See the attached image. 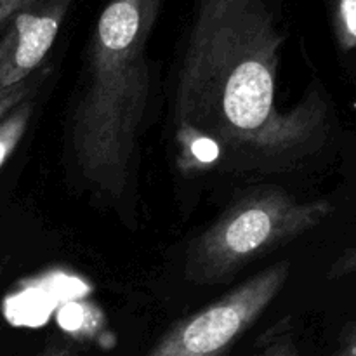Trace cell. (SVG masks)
<instances>
[{
  "mask_svg": "<svg viewBox=\"0 0 356 356\" xmlns=\"http://www.w3.org/2000/svg\"><path fill=\"white\" fill-rule=\"evenodd\" d=\"M282 31L275 0H197L177 80L176 134L214 143L228 170L278 172L320 149L329 103L316 86L277 104Z\"/></svg>",
  "mask_w": 356,
  "mask_h": 356,
  "instance_id": "6da1fadb",
  "label": "cell"
},
{
  "mask_svg": "<svg viewBox=\"0 0 356 356\" xmlns=\"http://www.w3.org/2000/svg\"><path fill=\"white\" fill-rule=\"evenodd\" d=\"M163 0H106L90 31L70 118L80 181L106 202L132 190L152 96L148 44Z\"/></svg>",
  "mask_w": 356,
  "mask_h": 356,
  "instance_id": "7a4b0ae2",
  "label": "cell"
},
{
  "mask_svg": "<svg viewBox=\"0 0 356 356\" xmlns=\"http://www.w3.org/2000/svg\"><path fill=\"white\" fill-rule=\"evenodd\" d=\"M329 200L299 202L280 186H257L236 198L191 242L184 275L198 285L226 284L266 254L322 225Z\"/></svg>",
  "mask_w": 356,
  "mask_h": 356,
  "instance_id": "3957f363",
  "label": "cell"
},
{
  "mask_svg": "<svg viewBox=\"0 0 356 356\" xmlns=\"http://www.w3.org/2000/svg\"><path fill=\"white\" fill-rule=\"evenodd\" d=\"M291 263L268 266L218 301L174 323L146 356H225L285 287Z\"/></svg>",
  "mask_w": 356,
  "mask_h": 356,
  "instance_id": "277c9868",
  "label": "cell"
},
{
  "mask_svg": "<svg viewBox=\"0 0 356 356\" xmlns=\"http://www.w3.org/2000/svg\"><path fill=\"white\" fill-rule=\"evenodd\" d=\"M75 0H33L17 10L0 37V92L26 82L54 45Z\"/></svg>",
  "mask_w": 356,
  "mask_h": 356,
  "instance_id": "5b68a950",
  "label": "cell"
},
{
  "mask_svg": "<svg viewBox=\"0 0 356 356\" xmlns=\"http://www.w3.org/2000/svg\"><path fill=\"white\" fill-rule=\"evenodd\" d=\"M31 115H33V101L28 97L0 120V167L7 162L23 139L30 125Z\"/></svg>",
  "mask_w": 356,
  "mask_h": 356,
  "instance_id": "8992f818",
  "label": "cell"
},
{
  "mask_svg": "<svg viewBox=\"0 0 356 356\" xmlns=\"http://www.w3.org/2000/svg\"><path fill=\"white\" fill-rule=\"evenodd\" d=\"M330 26L341 52L356 51V0H325Z\"/></svg>",
  "mask_w": 356,
  "mask_h": 356,
  "instance_id": "52a82bcc",
  "label": "cell"
},
{
  "mask_svg": "<svg viewBox=\"0 0 356 356\" xmlns=\"http://www.w3.org/2000/svg\"><path fill=\"white\" fill-rule=\"evenodd\" d=\"M250 356H299L292 320H278L259 337Z\"/></svg>",
  "mask_w": 356,
  "mask_h": 356,
  "instance_id": "ba28073f",
  "label": "cell"
},
{
  "mask_svg": "<svg viewBox=\"0 0 356 356\" xmlns=\"http://www.w3.org/2000/svg\"><path fill=\"white\" fill-rule=\"evenodd\" d=\"M30 92L31 86L28 83V80L26 82H21L17 83V86L10 87V89L3 90V92H0V120H2L10 110H14L17 104L23 103L24 99H28V97H30Z\"/></svg>",
  "mask_w": 356,
  "mask_h": 356,
  "instance_id": "9c48e42d",
  "label": "cell"
},
{
  "mask_svg": "<svg viewBox=\"0 0 356 356\" xmlns=\"http://www.w3.org/2000/svg\"><path fill=\"white\" fill-rule=\"evenodd\" d=\"M356 273V243L344 250L339 257L332 263L329 273V280H339V278L350 277V275Z\"/></svg>",
  "mask_w": 356,
  "mask_h": 356,
  "instance_id": "30bf717a",
  "label": "cell"
},
{
  "mask_svg": "<svg viewBox=\"0 0 356 356\" xmlns=\"http://www.w3.org/2000/svg\"><path fill=\"white\" fill-rule=\"evenodd\" d=\"M30 2H33V0H0V28H3V24H6L17 10L26 7Z\"/></svg>",
  "mask_w": 356,
  "mask_h": 356,
  "instance_id": "8fae6325",
  "label": "cell"
},
{
  "mask_svg": "<svg viewBox=\"0 0 356 356\" xmlns=\"http://www.w3.org/2000/svg\"><path fill=\"white\" fill-rule=\"evenodd\" d=\"M37 356H83L80 355L72 344L63 343V341H52Z\"/></svg>",
  "mask_w": 356,
  "mask_h": 356,
  "instance_id": "7c38bea8",
  "label": "cell"
},
{
  "mask_svg": "<svg viewBox=\"0 0 356 356\" xmlns=\"http://www.w3.org/2000/svg\"><path fill=\"white\" fill-rule=\"evenodd\" d=\"M336 356H356V322L344 332Z\"/></svg>",
  "mask_w": 356,
  "mask_h": 356,
  "instance_id": "4fadbf2b",
  "label": "cell"
}]
</instances>
